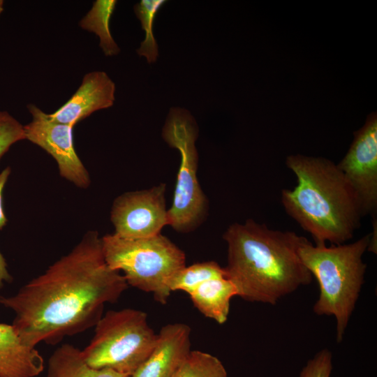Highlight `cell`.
<instances>
[{"label": "cell", "mask_w": 377, "mask_h": 377, "mask_svg": "<svg viewBox=\"0 0 377 377\" xmlns=\"http://www.w3.org/2000/svg\"><path fill=\"white\" fill-rule=\"evenodd\" d=\"M94 328L93 338L82 350L85 362L128 376L146 360L158 337L147 314L133 309L108 311Z\"/></svg>", "instance_id": "6"}, {"label": "cell", "mask_w": 377, "mask_h": 377, "mask_svg": "<svg viewBox=\"0 0 377 377\" xmlns=\"http://www.w3.org/2000/svg\"><path fill=\"white\" fill-rule=\"evenodd\" d=\"M128 287L107 265L98 232L89 230L16 293L0 295V305L14 313L11 325L24 343L54 345L94 327L105 304L116 302Z\"/></svg>", "instance_id": "1"}, {"label": "cell", "mask_w": 377, "mask_h": 377, "mask_svg": "<svg viewBox=\"0 0 377 377\" xmlns=\"http://www.w3.org/2000/svg\"><path fill=\"white\" fill-rule=\"evenodd\" d=\"M297 185L281 191L286 212L309 232L316 244H345L363 217L357 198L337 164L302 154L286 158Z\"/></svg>", "instance_id": "3"}, {"label": "cell", "mask_w": 377, "mask_h": 377, "mask_svg": "<svg viewBox=\"0 0 377 377\" xmlns=\"http://www.w3.org/2000/svg\"><path fill=\"white\" fill-rule=\"evenodd\" d=\"M115 84L101 71L85 74L73 96L53 113L50 119L72 127L93 112L110 108L115 101Z\"/></svg>", "instance_id": "11"}, {"label": "cell", "mask_w": 377, "mask_h": 377, "mask_svg": "<svg viewBox=\"0 0 377 377\" xmlns=\"http://www.w3.org/2000/svg\"><path fill=\"white\" fill-rule=\"evenodd\" d=\"M227 276L224 267L214 261L185 266L169 282L170 291L182 290L191 294L201 283L213 279Z\"/></svg>", "instance_id": "17"}, {"label": "cell", "mask_w": 377, "mask_h": 377, "mask_svg": "<svg viewBox=\"0 0 377 377\" xmlns=\"http://www.w3.org/2000/svg\"><path fill=\"white\" fill-rule=\"evenodd\" d=\"M371 233L350 244H313L306 238L299 248L300 257L319 286L313 306L319 316L336 319V341L340 343L355 307L364 281L367 265L362 256Z\"/></svg>", "instance_id": "4"}, {"label": "cell", "mask_w": 377, "mask_h": 377, "mask_svg": "<svg viewBox=\"0 0 377 377\" xmlns=\"http://www.w3.org/2000/svg\"><path fill=\"white\" fill-rule=\"evenodd\" d=\"M25 140L24 125L7 111H0V160L16 142Z\"/></svg>", "instance_id": "20"}, {"label": "cell", "mask_w": 377, "mask_h": 377, "mask_svg": "<svg viewBox=\"0 0 377 377\" xmlns=\"http://www.w3.org/2000/svg\"><path fill=\"white\" fill-rule=\"evenodd\" d=\"M165 184L131 191L118 196L112 206L110 220L114 234L129 239H143L161 233L168 225L165 200Z\"/></svg>", "instance_id": "9"}, {"label": "cell", "mask_w": 377, "mask_h": 377, "mask_svg": "<svg viewBox=\"0 0 377 377\" xmlns=\"http://www.w3.org/2000/svg\"><path fill=\"white\" fill-rule=\"evenodd\" d=\"M44 369L36 347L24 343L12 325L0 323V377H36Z\"/></svg>", "instance_id": "13"}, {"label": "cell", "mask_w": 377, "mask_h": 377, "mask_svg": "<svg viewBox=\"0 0 377 377\" xmlns=\"http://www.w3.org/2000/svg\"><path fill=\"white\" fill-rule=\"evenodd\" d=\"M46 377H128L108 369H95L84 360L82 350L70 343L57 348L47 362Z\"/></svg>", "instance_id": "15"}, {"label": "cell", "mask_w": 377, "mask_h": 377, "mask_svg": "<svg viewBox=\"0 0 377 377\" xmlns=\"http://www.w3.org/2000/svg\"><path fill=\"white\" fill-rule=\"evenodd\" d=\"M165 3V0H141L133 8L145 32V39L136 52L139 56L145 57L149 64L156 62L158 56V47L153 34V24L157 12Z\"/></svg>", "instance_id": "18"}, {"label": "cell", "mask_w": 377, "mask_h": 377, "mask_svg": "<svg viewBox=\"0 0 377 377\" xmlns=\"http://www.w3.org/2000/svg\"><path fill=\"white\" fill-rule=\"evenodd\" d=\"M3 5H4L3 1L0 0V15L2 13V12L3 11Z\"/></svg>", "instance_id": "24"}, {"label": "cell", "mask_w": 377, "mask_h": 377, "mask_svg": "<svg viewBox=\"0 0 377 377\" xmlns=\"http://www.w3.org/2000/svg\"><path fill=\"white\" fill-rule=\"evenodd\" d=\"M353 188L362 216L376 217L377 211V117L368 116L354 133V139L344 157L337 164Z\"/></svg>", "instance_id": "8"}, {"label": "cell", "mask_w": 377, "mask_h": 377, "mask_svg": "<svg viewBox=\"0 0 377 377\" xmlns=\"http://www.w3.org/2000/svg\"><path fill=\"white\" fill-rule=\"evenodd\" d=\"M128 377H130V376H128Z\"/></svg>", "instance_id": "25"}, {"label": "cell", "mask_w": 377, "mask_h": 377, "mask_svg": "<svg viewBox=\"0 0 377 377\" xmlns=\"http://www.w3.org/2000/svg\"><path fill=\"white\" fill-rule=\"evenodd\" d=\"M223 238L228 246L227 277L237 296L247 302L274 305L312 281L299 255L306 237L295 232L273 230L249 219L230 226Z\"/></svg>", "instance_id": "2"}, {"label": "cell", "mask_w": 377, "mask_h": 377, "mask_svg": "<svg viewBox=\"0 0 377 377\" xmlns=\"http://www.w3.org/2000/svg\"><path fill=\"white\" fill-rule=\"evenodd\" d=\"M190 335L184 323L163 327L151 353L130 377H172L191 351Z\"/></svg>", "instance_id": "12"}, {"label": "cell", "mask_w": 377, "mask_h": 377, "mask_svg": "<svg viewBox=\"0 0 377 377\" xmlns=\"http://www.w3.org/2000/svg\"><path fill=\"white\" fill-rule=\"evenodd\" d=\"M10 172L11 169L9 166L5 168L0 172V230H1L6 226L8 221L3 206V191L9 178Z\"/></svg>", "instance_id": "22"}, {"label": "cell", "mask_w": 377, "mask_h": 377, "mask_svg": "<svg viewBox=\"0 0 377 377\" xmlns=\"http://www.w3.org/2000/svg\"><path fill=\"white\" fill-rule=\"evenodd\" d=\"M31 121L24 126L25 140L38 145L55 160L61 177L80 188L91 183L88 170L77 154L72 126L52 120L38 107L29 103Z\"/></svg>", "instance_id": "10"}, {"label": "cell", "mask_w": 377, "mask_h": 377, "mask_svg": "<svg viewBox=\"0 0 377 377\" xmlns=\"http://www.w3.org/2000/svg\"><path fill=\"white\" fill-rule=\"evenodd\" d=\"M189 295L200 313L223 324L228 319L230 300L237 296V290L234 283L226 276L201 283Z\"/></svg>", "instance_id": "14"}, {"label": "cell", "mask_w": 377, "mask_h": 377, "mask_svg": "<svg viewBox=\"0 0 377 377\" xmlns=\"http://www.w3.org/2000/svg\"><path fill=\"white\" fill-rule=\"evenodd\" d=\"M13 279V276L8 269L6 261L0 252V290L4 286L5 283H11Z\"/></svg>", "instance_id": "23"}, {"label": "cell", "mask_w": 377, "mask_h": 377, "mask_svg": "<svg viewBox=\"0 0 377 377\" xmlns=\"http://www.w3.org/2000/svg\"><path fill=\"white\" fill-rule=\"evenodd\" d=\"M101 240L109 267L122 272L128 286L152 293L161 304L167 302L170 279L186 266L185 254L178 246L161 233L137 239L112 233Z\"/></svg>", "instance_id": "5"}, {"label": "cell", "mask_w": 377, "mask_h": 377, "mask_svg": "<svg viewBox=\"0 0 377 377\" xmlns=\"http://www.w3.org/2000/svg\"><path fill=\"white\" fill-rule=\"evenodd\" d=\"M172 377H228L219 358L200 350H191Z\"/></svg>", "instance_id": "19"}, {"label": "cell", "mask_w": 377, "mask_h": 377, "mask_svg": "<svg viewBox=\"0 0 377 377\" xmlns=\"http://www.w3.org/2000/svg\"><path fill=\"white\" fill-rule=\"evenodd\" d=\"M332 370V353L324 348L308 360L302 369L299 377H330Z\"/></svg>", "instance_id": "21"}, {"label": "cell", "mask_w": 377, "mask_h": 377, "mask_svg": "<svg viewBox=\"0 0 377 377\" xmlns=\"http://www.w3.org/2000/svg\"><path fill=\"white\" fill-rule=\"evenodd\" d=\"M117 2L115 0L95 1L91 8L79 22L82 29L94 33L99 38V45L108 57L116 55L120 52L110 29V21Z\"/></svg>", "instance_id": "16"}, {"label": "cell", "mask_w": 377, "mask_h": 377, "mask_svg": "<svg viewBox=\"0 0 377 377\" xmlns=\"http://www.w3.org/2000/svg\"><path fill=\"white\" fill-rule=\"evenodd\" d=\"M198 136V127L190 112L180 108H170L162 137L170 147L179 151L181 161L168 220V226L180 232L198 227L207 210V200L197 178Z\"/></svg>", "instance_id": "7"}]
</instances>
